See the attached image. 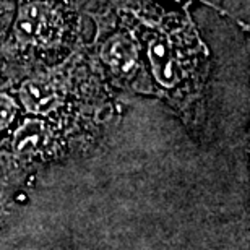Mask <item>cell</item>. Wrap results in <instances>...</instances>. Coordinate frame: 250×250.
<instances>
[{"instance_id": "cell-3", "label": "cell", "mask_w": 250, "mask_h": 250, "mask_svg": "<svg viewBox=\"0 0 250 250\" xmlns=\"http://www.w3.org/2000/svg\"><path fill=\"white\" fill-rule=\"evenodd\" d=\"M148 56L154 78L163 88L172 89L181 83L184 78V61L167 38L153 39L148 47Z\"/></svg>"}, {"instance_id": "cell-4", "label": "cell", "mask_w": 250, "mask_h": 250, "mask_svg": "<svg viewBox=\"0 0 250 250\" xmlns=\"http://www.w3.org/2000/svg\"><path fill=\"white\" fill-rule=\"evenodd\" d=\"M103 61L106 62L116 75L128 78L137 72L138 67V49L135 42L127 36H114L103 46Z\"/></svg>"}, {"instance_id": "cell-2", "label": "cell", "mask_w": 250, "mask_h": 250, "mask_svg": "<svg viewBox=\"0 0 250 250\" xmlns=\"http://www.w3.org/2000/svg\"><path fill=\"white\" fill-rule=\"evenodd\" d=\"M18 96L28 112L46 116L57 106H61L63 99V86L59 78L38 77L24 82L20 88Z\"/></svg>"}, {"instance_id": "cell-6", "label": "cell", "mask_w": 250, "mask_h": 250, "mask_svg": "<svg viewBox=\"0 0 250 250\" xmlns=\"http://www.w3.org/2000/svg\"><path fill=\"white\" fill-rule=\"evenodd\" d=\"M18 114L17 101L7 93H0V132L7 130Z\"/></svg>"}, {"instance_id": "cell-5", "label": "cell", "mask_w": 250, "mask_h": 250, "mask_svg": "<svg viewBox=\"0 0 250 250\" xmlns=\"http://www.w3.org/2000/svg\"><path fill=\"white\" fill-rule=\"evenodd\" d=\"M49 127L41 121H28L21 125L13 138V151L21 158H33L42 154L51 143Z\"/></svg>"}, {"instance_id": "cell-1", "label": "cell", "mask_w": 250, "mask_h": 250, "mask_svg": "<svg viewBox=\"0 0 250 250\" xmlns=\"http://www.w3.org/2000/svg\"><path fill=\"white\" fill-rule=\"evenodd\" d=\"M62 17L56 8L46 3H29L18 17L17 34L24 42L47 44L56 42L62 34Z\"/></svg>"}]
</instances>
